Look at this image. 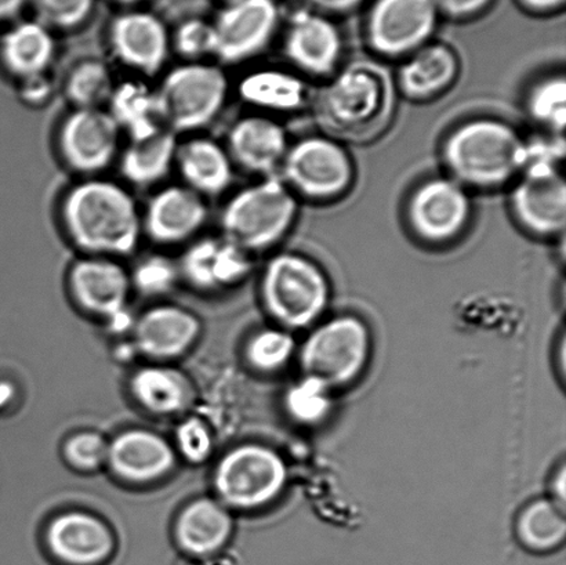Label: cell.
<instances>
[{
	"label": "cell",
	"mask_w": 566,
	"mask_h": 565,
	"mask_svg": "<svg viewBox=\"0 0 566 565\" xmlns=\"http://www.w3.org/2000/svg\"><path fill=\"white\" fill-rule=\"evenodd\" d=\"M20 83L21 98L32 105L46 102L50 92H52V83L49 82L46 74L27 77V80L20 81Z\"/></svg>",
	"instance_id": "b9f144b4"
},
{
	"label": "cell",
	"mask_w": 566,
	"mask_h": 565,
	"mask_svg": "<svg viewBox=\"0 0 566 565\" xmlns=\"http://www.w3.org/2000/svg\"><path fill=\"white\" fill-rule=\"evenodd\" d=\"M208 218L207 198L185 185L164 187L142 212L143 234L158 245H182L198 238Z\"/></svg>",
	"instance_id": "8fae6325"
},
{
	"label": "cell",
	"mask_w": 566,
	"mask_h": 565,
	"mask_svg": "<svg viewBox=\"0 0 566 565\" xmlns=\"http://www.w3.org/2000/svg\"><path fill=\"white\" fill-rule=\"evenodd\" d=\"M94 0H33L39 22L48 28L69 30L91 15Z\"/></svg>",
	"instance_id": "74e56055"
},
{
	"label": "cell",
	"mask_w": 566,
	"mask_h": 565,
	"mask_svg": "<svg viewBox=\"0 0 566 565\" xmlns=\"http://www.w3.org/2000/svg\"><path fill=\"white\" fill-rule=\"evenodd\" d=\"M526 147L512 127L496 121H474L447 143L449 168L471 185L493 186L507 180L526 163Z\"/></svg>",
	"instance_id": "3957f363"
},
{
	"label": "cell",
	"mask_w": 566,
	"mask_h": 565,
	"mask_svg": "<svg viewBox=\"0 0 566 565\" xmlns=\"http://www.w3.org/2000/svg\"><path fill=\"white\" fill-rule=\"evenodd\" d=\"M490 2L491 0H434L437 10L454 17L476 13Z\"/></svg>",
	"instance_id": "7bdbcfd3"
},
{
	"label": "cell",
	"mask_w": 566,
	"mask_h": 565,
	"mask_svg": "<svg viewBox=\"0 0 566 565\" xmlns=\"http://www.w3.org/2000/svg\"><path fill=\"white\" fill-rule=\"evenodd\" d=\"M521 2L532 10L546 11L559 8L565 0H521Z\"/></svg>",
	"instance_id": "bcb514c9"
},
{
	"label": "cell",
	"mask_w": 566,
	"mask_h": 565,
	"mask_svg": "<svg viewBox=\"0 0 566 565\" xmlns=\"http://www.w3.org/2000/svg\"><path fill=\"white\" fill-rule=\"evenodd\" d=\"M54 59L55 39L42 22H20L0 39V63L15 80L48 74Z\"/></svg>",
	"instance_id": "cb8c5ba5"
},
{
	"label": "cell",
	"mask_w": 566,
	"mask_h": 565,
	"mask_svg": "<svg viewBox=\"0 0 566 565\" xmlns=\"http://www.w3.org/2000/svg\"><path fill=\"white\" fill-rule=\"evenodd\" d=\"M565 468L563 467L559 469V474L556 480H554V494H556V498H554V502L558 503L559 506H565Z\"/></svg>",
	"instance_id": "7dc6e473"
},
{
	"label": "cell",
	"mask_w": 566,
	"mask_h": 565,
	"mask_svg": "<svg viewBox=\"0 0 566 565\" xmlns=\"http://www.w3.org/2000/svg\"><path fill=\"white\" fill-rule=\"evenodd\" d=\"M171 48L187 61H203L214 55L212 22L199 19L182 22L171 38Z\"/></svg>",
	"instance_id": "8d00e7d4"
},
{
	"label": "cell",
	"mask_w": 566,
	"mask_h": 565,
	"mask_svg": "<svg viewBox=\"0 0 566 565\" xmlns=\"http://www.w3.org/2000/svg\"><path fill=\"white\" fill-rule=\"evenodd\" d=\"M434 0H377L369 15V38L381 53L398 54L430 36L437 21Z\"/></svg>",
	"instance_id": "5bb4252c"
},
{
	"label": "cell",
	"mask_w": 566,
	"mask_h": 565,
	"mask_svg": "<svg viewBox=\"0 0 566 565\" xmlns=\"http://www.w3.org/2000/svg\"><path fill=\"white\" fill-rule=\"evenodd\" d=\"M108 41L116 60L147 76L164 69L171 48L168 28L147 11H129L116 17Z\"/></svg>",
	"instance_id": "4fadbf2b"
},
{
	"label": "cell",
	"mask_w": 566,
	"mask_h": 565,
	"mask_svg": "<svg viewBox=\"0 0 566 565\" xmlns=\"http://www.w3.org/2000/svg\"><path fill=\"white\" fill-rule=\"evenodd\" d=\"M24 3L25 0H0V21L14 17Z\"/></svg>",
	"instance_id": "f6af8a7d"
},
{
	"label": "cell",
	"mask_w": 566,
	"mask_h": 565,
	"mask_svg": "<svg viewBox=\"0 0 566 565\" xmlns=\"http://www.w3.org/2000/svg\"><path fill=\"white\" fill-rule=\"evenodd\" d=\"M240 94L245 102L259 107L291 109L302 102L303 86L283 72L259 71L243 77Z\"/></svg>",
	"instance_id": "d6a6232c"
},
{
	"label": "cell",
	"mask_w": 566,
	"mask_h": 565,
	"mask_svg": "<svg viewBox=\"0 0 566 565\" xmlns=\"http://www.w3.org/2000/svg\"><path fill=\"white\" fill-rule=\"evenodd\" d=\"M48 546L61 564L102 565L113 555L115 542L98 519L72 512L50 524Z\"/></svg>",
	"instance_id": "ac0fdd59"
},
{
	"label": "cell",
	"mask_w": 566,
	"mask_h": 565,
	"mask_svg": "<svg viewBox=\"0 0 566 565\" xmlns=\"http://www.w3.org/2000/svg\"><path fill=\"white\" fill-rule=\"evenodd\" d=\"M262 291L269 312L293 328L318 317L327 301L325 276L315 264L297 254H280L271 260Z\"/></svg>",
	"instance_id": "5b68a950"
},
{
	"label": "cell",
	"mask_w": 566,
	"mask_h": 565,
	"mask_svg": "<svg viewBox=\"0 0 566 565\" xmlns=\"http://www.w3.org/2000/svg\"><path fill=\"white\" fill-rule=\"evenodd\" d=\"M340 35L331 21L302 11L293 17L286 38V52L304 70L325 74L340 53Z\"/></svg>",
	"instance_id": "d4e9b609"
},
{
	"label": "cell",
	"mask_w": 566,
	"mask_h": 565,
	"mask_svg": "<svg viewBox=\"0 0 566 565\" xmlns=\"http://www.w3.org/2000/svg\"><path fill=\"white\" fill-rule=\"evenodd\" d=\"M129 274L132 286L146 296L166 295L180 280L179 264L163 253L142 258Z\"/></svg>",
	"instance_id": "836d02e7"
},
{
	"label": "cell",
	"mask_w": 566,
	"mask_h": 565,
	"mask_svg": "<svg viewBox=\"0 0 566 565\" xmlns=\"http://www.w3.org/2000/svg\"><path fill=\"white\" fill-rule=\"evenodd\" d=\"M531 111L536 119L563 132L566 119V85L564 77L537 86L531 97Z\"/></svg>",
	"instance_id": "f35d334b"
},
{
	"label": "cell",
	"mask_w": 566,
	"mask_h": 565,
	"mask_svg": "<svg viewBox=\"0 0 566 565\" xmlns=\"http://www.w3.org/2000/svg\"><path fill=\"white\" fill-rule=\"evenodd\" d=\"M517 534L523 545L548 552L563 544L566 535L564 508L554 501H537L521 513Z\"/></svg>",
	"instance_id": "f546056e"
},
{
	"label": "cell",
	"mask_w": 566,
	"mask_h": 565,
	"mask_svg": "<svg viewBox=\"0 0 566 565\" xmlns=\"http://www.w3.org/2000/svg\"><path fill=\"white\" fill-rule=\"evenodd\" d=\"M179 143L176 133L168 127H160L153 135L130 140L122 149L120 175L135 187L148 188L159 185L175 166Z\"/></svg>",
	"instance_id": "484cf974"
},
{
	"label": "cell",
	"mask_w": 566,
	"mask_h": 565,
	"mask_svg": "<svg viewBox=\"0 0 566 565\" xmlns=\"http://www.w3.org/2000/svg\"><path fill=\"white\" fill-rule=\"evenodd\" d=\"M285 171L293 186L314 197L342 191L352 176L346 153L324 138H310L294 146L286 155Z\"/></svg>",
	"instance_id": "e0dca14e"
},
{
	"label": "cell",
	"mask_w": 566,
	"mask_h": 565,
	"mask_svg": "<svg viewBox=\"0 0 566 565\" xmlns=\"http://www.w3.org/2000/svg\"><path fill=\"white\" fill-rule=\"evenodd\" d=\"M119 2H124V3H135V2H138V0H119Z\"/></svg>",
	"instance_id": "c3c4849f"
},
{
	"label": "cell",
	"mask_w": 566,
	"mask_h": 565,
	"mask_svg": "<svg viewBox=\"0 0 566 565\" xmlns=\"http://www.w3.org/2000/svg\"><path fill=\"white\" fill-rule=\"evenodd\" d=\"M227 3L234 2V0H226Z\"/></svg>",
	"instance_id": "681fc988"
},
{
	"label": "cell",
	"mask_w": 566,
	"mask_h": 565,
	"mask_svg": "<svg viewBox=\"0 0 566 565\" xmlns=\"http://www.w3.org/2000/svg\"><path fill=\"white\" fill-rule=\"evenodd\" d=\"M387 109V87L381 76L364 66L344 72L326 88L319 102L325 126L342 135L368 132Z\"/></svg>",
	"instance_id": "9c48e42d"
},
{
	"label": "cell",
	"mask_w": 566,
	"mask_h": 565,
	"mask_svg": "<svg viewBox=\"0 0 566 565\" xmlns=\"http://www.w3.org/2000/svg\"><path fill=\"white\" fill-rule=\"evenodd\" d=\"M132 390L144 408L157 414L179 412L190 401V387L185 376L168 368L138 370L132 380Z\"/></svg>",
	"instance_id": "f1b7e54d"
},
{
	"label": "cell",
	"mask_w": 566,
	"mask_h": 565,
	"mask_svg": "<svg viewBox=\"0 0 566 565\" xmlns=\"http://www.w3.org/2000/svg\"><path fill=\"white\" fill-rule=\"evenodd\" d=\"M122 130L107 108H74L61 122L57 149L75 174L98 176L120 151Z\"/></svg>",
	"instance_id": "ba28073f"
},
{
	"label": "cell",
	"mask_w": 566,
	"mask_h": 565,
	"mask_svg": "<svg viewBox=\"0 0 566 565\" xmlns=\"http://www.w3.org/2000/svg\"><path fill=\"white\" fill-rule=\"evenodd\" d=\"M109 446L102 436L81 433L72 437L65 446V457L72 467L94 470L108 461Z\"/></svg>",
	"instance_id": "ab89813d"
},
{
	"label": "cell",
	"mask_w": 566,
	"mask_h": 565,
	"mask_svg": "<svg viewBox=\"0 0 566 565\" xmlns=\"http://www.w3.org/2000/svg\"><path fill=\"white\" fill-rule=\"evenodd\" d=\"M513 205L526 227L542 234L562 231L566 220V186L552 160L539 155L515 188Z\"/></svg>",
	"instance_id": "2e32d148"
},
{
	"label": "cell",
	"mask_w": 566,
	"mask_h": 565,
	"mask_svg": "<svg viewBox=\"0 0 566 565\" xmlns=\"http://www.w3.org/2000/svg\"><path fill=\"white\" fill-rule=\"evenodd\" d=\"M369 357V332L359 320L344 317L316 329L305 342L302 368L305 378L329 389L357 378Z\"/></svg>",
	"instance_id": "8992f818"
},
{
	"label": "cell",
	"mask_w": 566,
	"mask_h": 565,
	"mask_svg": "<svg viewBox=\"0 0 566 565\" xmlns=\"http://www.w3.org/2000/svg\"><path fill=\"white\" fill-rule=\"evenodd\" d=\"M116 83L113 72L104 61H80L65 77V96L74 108H104Z\"/></svg>",
	"instance_id": "4dcf8cb0"
},
{
	"label": "cell",
	"mask_w": 566,
	"mask_h": 565,
	"mask_svg": "<svg viewBox=\"0 0 566 565\" xmlns=\"http://www.w3.org/2000/svg\"><path fill=\"white\" fill-rule=\"evenodd\" d=\"M72 296L82 308L109 320L125 312L132 290L130 274L118 259L83 257L69 274Z\"/></svg>",
	"instance_id": "9a60e30c"
},
{
	"label": "cell",
	"mask_w": 566,
	"mask_h": 565,
	"mask_svg": "<svg viewBox=\"0 0 566 565\" xmlns=\"http://www.w3.org/2000/svg\"><path fill=\"white\" fill-rule=\"evenodd\" d=\"M327 387L314 379L305 378L294 386L286 397V407L293 418L304 423L319 422L331 409Z\"/></svg>",
	"instance_id": "e575fe53"
},
{
	"label": "cell",
	"mask_w": 566,
	"mask_h": 565,
	"mask_svg": "<svg viewBox=\"0 0 566 565\" xmlns=\"http://www.w3.org/2000/svg\"><path fill=\"white\" fill-rule=\"evenodd\" d=\"M177 169L185 186L203 198L219 197L234 180V163L229 151L212 137L196 136L179 143Z\"/></svg>",
	"instance_id": "ffe728a7"
},
{
	"label": "cell",
	"mask_w": 566,
	"mask_h": 565,
	"mask_svg": "<svg viewBox=\"0 0 566 565\" xmlns=\"http://www.w3.org/2000/svg\"><path fill=\"white\" fill-rule=\"evenodd\" d=\"M230 83L221 66L187 61L160 81L157 92L160 121L176 135L212 124L224 108Z\"/></svg>",
	"instance_id": "7a4b0ae2"
},
{
	"label": "cell",
	"mask_w": 566,
	"mask_h": 565,
	"mask_svg": "<svg viewBox=\"0 0 566 565\" xmlns=\"http://www.w3.org/2000/svg\"><path fill=\"white\" fill-rule=\"evenodd\" d=\"M294 342L281 331H263L248 346V359L260 370H276L291 358Z\"/></svg>",
	"instance_id": "d590c367"
},
{
	"label": "cell",
	"mask_w": 566,
	"mask_h": 565,
	"mask_svg": "<svg viewBox=\"0 0 566 565\" xmlns=\"http://www.w3.org/2000/svg\"><path fill=\"white\" fill-rule=\"evenodd\" d=\"M310 2L322 10L347 11L354 9L363 0H310Z\"/></svg>",
	"instance_id": "ee69618b"
},
{
	"label": "cell",
	"mask_w": 566,
	"mask_h": 565,
	"mask_svg": "<svg viewBox=\"0 0 566 565\" xmlns=\"http://www.w3.org/2000/svg\"><path fill=\"white\" fill-rule=\"evenodd\" d=\"M252 254L223 236L201 237L187 243L179 264L180 279L199 291H223L240 284L252 269Z\"/></svg>",
	"instance_id": "7c38bea8"
},
{
	"label": "cell",
	"mask_w": 566,
	"mask_h": 565,
	"mask_svg": "<svg viewBox=\"0 0 566 565\" xmlns=\"http://www.w3.org/2000/svg\"><path fill=\"white\" fill-rule=\"evenodd\" d=\"M198 334V320L177 306L154 307L138 320L136 326L138 347L147 356L157 358L181 356Z\"/></svg>",
	"instance_id": "603a6c76"
},
{
	"label": "cell",
	"mask_w": 566,
	"mask_h": 565,
	"mask_svg": "<svg viewBox=\"0 0 566 565\" xmlns=\"http://www.w3.org/2000/svg\"><path fill=\"white\" fill-rule=\"evenodd\" d=\"M60 219L72 245L85 257H129L143 236L135 197L120 182L98 176L86 177L66 190Z\"/></svg>",
	"instance_id": "6da1fadb"
},
{
	"label": "cell",
	"mask_w": 566,
	"mask_h": 565,
	"mask_svg": "<svg viewBox=\"0 0 566 565\" xmlns=\"http://www.w3.org/2000/svg\"><path fill=\"white\" fill-rule=\"evenodd\" d=\"M107 105L116 125L130 140L165 127L160 121L157 92L142 80L116 83Z\"/></svg>",
	"instance_id": "83f0119b"
},
{
	"label": "cell",
	"mask_w": 566,
	"mask_h": 565,
	"mask_svg": "<svg viewBox=\"0 0 566 565\" xmlns=\"http://www.w3.org/2000/svg\"><path fill=\"white\" fill-rule=\"evenodd\" d=\"M457 72V60L443 46L421 50L403 66L401 82L405 91L412 96H427L437 92L452 80Z\"/></svg>",
	"instance_id": "1f68e13d"
},
{
	"label": "cell",
	"mask_w": 566,
	"mask_h": 565,
	"mask_svg": "<svg viewBox=\"0 0 566 565\" xmlns=\"http://www.w3.org/2000/svg\"><path fill=\"white\" fill-rule=\"evenodd\" d=\"M470 210L469 198L457 182L432 180L415 192L410 219L415 229L430 240H443L462 229Z\"/></svg>",
	"instance_id": "d6986e66"
},
{
	"label": "cell",
	"mask_w": 566,
	"mask_h": 565,
	"mask_svg": "<svg viewBox=\"0 0 566 565\" xmlns=\"http://www.w3.org/2000/svg\"><path fill=\"white\" fill-rule=\"evenodd\" d=\"M231 530V517L223 506L199 500L180 514L176 536L182 551L193 556H209L226 545Z\"/></svg>",
	"instance_id": "4316f807"
},
{
	"label": "cell",
	"mask_w": 566,
	"mask_h": 565,
	"mask_svg": "<svg viewBox=\"0 0 566 565\" xmlns=\"http://www.w3.org/2000/svg\"><path fill=\"white\" fill-rule=\"evenodd\" d=\"M280 20L274 0H234L213 24L214 55L220 63L237 64L253 57L269 43Z\"/></svg>",
	"instance_id": "30bf717a"
},
{
	"label": "cell",
	"mask_w": 566,
	"mask_h": 565,
	"mask_svg": "<svg viewBox=\"0 0 566 565\" xmlns=\"http://www.w3.org/2000/svg\"><path fill=\"white\" fill-rule=\"evenodd\" d=\"M177 442L180 451L188 461L203 462L212 451V437L202 420L192 418L186 420L177 430Z\"/></svg>",
	"instance_id": "60d3db41"
},
{
	"label": "cell",
	"mask_w": 566,
	"mask_h": 565,
	"mask_svg": "<svg viewBox=\"0 0 566 565\" xmlns=\"http://www.w3.org/2000/svg\"><path fill=\"white\" fill-rule=\"evenodd\" d=\"M296 213L291 192L274 179L242 188L221 212V234L253 254L274 245L285 234Z\"/></svg>",
	"instance_id": "277c9868"
},
{
	"label": "cell",
	"mask_w": 566,
	"mask_h": 565,
	"mask_svg": "<svg viewBox=\"0 0 566 565\" xmlns=\"http://www.w3.org/2000/svg\"><path fill=\"white\" fill-rule=\"evenodd\" d=\"M115 473L130 481H151L174 468L175 453L163 437L146 430H130L116 437L108 450Z\"/></svg>",
	"instance_id": "7402d4cb"
},
{
	"label": "cell",
	"mask_w": 566,
	"mask_h": 565,
	"mask_svg": "<svg viewBox=\"0 0 566 565\" xmlns=\"http://www.w3.org/2000/svg\"><path fill=\"white\" fill-rule=\"evenodd\" d=\"M286 136L282 127L264 116L237 121L227 138V151L241 168L270 174L286 155Z\"/></svg>",
	"instance_id": "44dd1931"
},
{
	"label": "cell",
	"mask_w": 566,
	"mask_h": 565,
	"mask_svg": "<svg viewBox=\"0 0 566 565\" xmlns=\"http://www.w3.org/2000/svg\"><path fill=\"white\" fill-rule=\"evenodd\" d=\"M286 468L280 456L262 446L231 451L216 472V489L227 503L240 509L265 505L281 494Z\"/></svg>",
	"instance_id": "52a82bcc"
}]
</instances>
